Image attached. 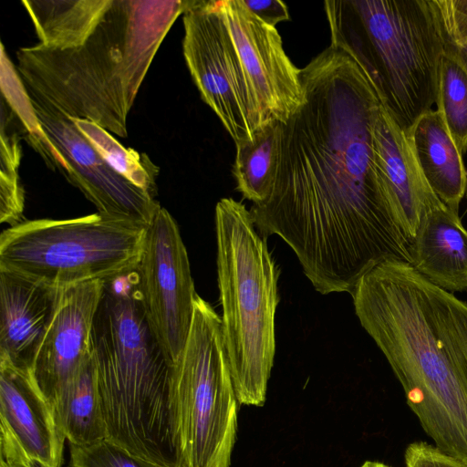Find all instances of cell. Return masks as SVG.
Here are the masks:
<instances>
[{
    "label": "cell",
    "instance_id": "cell-1",
    "mask_svg": "<svg viewBox=\"0 0 467 467\" xmlns=\"http://www.w3.org/2000/svg\"><path fill=\"white\" fill-rule=\"evenodd\" d=\"M300 78L304 102L280 123L272 189L250 213L264 237L290 246L317 292L351 295L375 265L412 260L377 156L382 102L358 59L332 43Z\"/></svg>",
    "mask_w": 467,
    "mask_h": 467
},
{
    "label": "cell",
    "instance_id": "cell-2",
    "mask_svg": "<svg viewBox=\"0 0 467 467\" xmlns=\"http://www.w3.org/2000/svg\"><path fill=\"white\" fill-rule=\"evenodd\" d=\"M350 296L425 433L467 464V304L395 259L370 268Z\"/></svg>",
    "mask_w": 467,
    "mask_h": 467
},
{
    "label": "cell",
    "instance_id": "cell-3",
    "mask_svg": "<svg viewBox=\"0 0 467 467\" xmlns=\"http://www.w3.org/2000/svg\"><path fill=\"white\" fill-rule=\"evenodd\" d=\"M190 1L113 0L82 46L22 47L16 69L32 99L127 138L128 115L139 89Z\"/></svg>",
    "mask_w": 467,
    "mask_h": 467
},
{
    "label": "cell",
    "instance_id": "cell-4",
    "mask_svg": "<svg viewBox=\"0 0 467 467\" xmlns=\"http://www.w3.org/2000/svg\"><path fill=\"white\" fill-rule=\"evenodd\" d=\"M106 440L166 467H180L173 365L153 332L137 266L104 281L92 329Z\"/></svg>",
    "mask_w": 467,
    "mask_h": 467
},
{
    "label": "cell",
    "instance_id": "cell-5",
    "mask_svg": "<svg viewBox=\"0 0 467 467\" xmlns=\"http://www.w3.org/2000/svg\"><path fill=\"white\" fill-rule=\"evenodd\" d=\"M324 9L330 43L358 59L410 135L437 102L443 39L431 0H328Z\"/></svg>",
    "mask_w": 467,
    "mask_h": 467
},
{
    "label": "cell",
    "instance_id": "cell-6",
    "mask_svg": "<svg viewBox=\"0 0 467 467\" xmlns=\"http://www.w3.org/2000/svg\"><path fill=\"white\" fill-rule=\"evenodd\" d=\"M215 233L221 321L234 389L240 404L262 407L275 354L279 267L241 202H217Z\"/></svg>",
    "mask_w": 467,
    "mask_h": 467
},
{
    "label": "cell",
    "instance_id": "cell-7",
    "mask_svg": "<svg viewBox=\"0 0 467 467\" xmlns=\"http://www.w3.org/2000/svg\"><path fill=\"white\" fill-rule=\"evenodd\" d=\"M146 226L99 213L22 221L0 235V271L65 289L137 266Z\"/></svg>",
    "mask_w": 467,
    "mask_h": 467
},
{
    "label": "cell",
    "instance_id": "cell-8",
    "mask_svg": "<svg viewBox=\"0 0 467 467\" xmlns=\"http://www.w3.org/2000/svg\"><path fill=\"white\" fill-rule=\"evenodd\" d=\"M237 402L221 317L197 295L190 333L172 371L180 467H230Z\"/></svg>",
    "mask_w": 467,
    "mask_h": 467
},
{
    "label": "cell",
    "instance_id": "cell-9",
    "mask_svg": "<svg viewBox=\"0 0 467 467\" xmlns=\"http://www.w3.org/2000/svg\"><path fill=\"white\" fill-rule=\"evenodd\" d=\"M182 15L183 57L202 99L234 143L251 139L256 130L254 106L218 1L191 0Z\"/></svg>",
    "mask_w": 467,
    "mask_h": 467
},
{
    "label": "cell",
    "instance_id": "cell-10",
    "mask_svg": "<svg viewBox=\"0 0 467 467\" xmlns=\"http://www.w3.org/2000/svg\"><path fill=\"white\" fill-rule=\"evenodd\" d=\"M137 269L150 327L174 365L187 341L198 294L179 226L161 206L146 226Z\"/></svg>",
    "mask_w": 467,
    "mask_h": 467
},
{
    "label": "cell",
    "instance_id": "cell-11",
    "mask_svg": "<svg viewBox=\"0 0 467 467\" xmlns=\"http://www.w3.org/2000/svg\"><path fill=\"white\" fill-rule=\"evenodd\" d=\"M37 119L51 142V167L78 188L98 213L147 226L161 204L118 174L95 150L73 119L32 99Z\"/></svg>",
    "mask_w": 467,
    "mask_h": 467
},
{
    "label": "cell",
    "instance_id": "cell-12",
    "mask_svg": "<svg viewBox=\"0 0 467 467\" xmlns=\"http://www.w3.org/2000/svg\"><path fill=\"white\" fill-rule=\"evenodd\" d=\"M218 8L239 55L256 130L269 123H285L305 97L300 68L286 55L276 27L264 23L243 0H221Z\"/></svg>",
    "mask_w": 467,
    "mask_h": 467
},
{
    "label": "cell",
    "instance_id": "cell-13",
    "mask_svg": "<svg viewBox=\"0 0 467 467\" xmlns=\"http://www.w3.org/2000/svg\"><path fill=\"white\" fill-rule=\"evenodd\" d=\"M65 439L31 374L0 358V467H61Z\"/></svg>",
    "mask_w": 467,
    "mask_h": 467
},
{
    "label": "cell",
    "instance_id": "cell-14",
    "mask_svg": "<svg viewBox=\"0 0 467 467\" xmlns=\"http://www.w3.org/2000/svg\"><path fill=\"white\" fill-rule=\"evenodd\" d=\"M103 290L104 281L97 280L61 292L30 370L52 407L92 357V329Z\"/></svg>",
    "mask_w": 467,
    "mask_h": 467
},
{
    "label": "cell",
    "instance_id": "cell-15",
    "mask_svg": "<svg viewBox=\"0 0 467 467\" xmlns=\"http://www.w3.org/2000/svg\"><path fill=\"white\" fill-rule=\"evenodd\" d=\"M63 289L0 271V358L29 372Z\"/></svg>",
    "mask_w": 467,
    "mask_h": 467
},
{
    "label": "cell",
    "instance_id": "cell-16",
    "mask_svg": "<svg viewBox=\"0 0 467 467\" xmlns=\"http://www.w3.org/2000/svg\"><path fill=\"white\" fill-rule=\"evenodd\" d=\"M374 139L392 207L411 244L423 215L442 202L428 184L409 135L398 126L383 105L377 118Z\"/></svg>",
    "mask_w": 467,
    "mask_h": 467
},
{
    "label": "cell",
    "instance_id": "cell-17",
    "mask_svg": "<svg viewBox=\"0 0 467 467\" xmlns=\"http://www.w3.org/2000/svg\"><path fill=\"white\" fill-rule=\"evenodd\" d=\"M411 265L450 293L467 290V230L443 202L421 218L411 241Z\"/></svg>",
    "mask_w": 467,
    "mask_h": 467
},
{
    "label": "cell",
    "instance_id": "cell-18",
    "mask_svg": "<svg viewBox=\"0 0 467 467\" xmlns=\"http://www.w3.org/2000/svg\"><path fill=\"white\" fill-rule=\"evenodd\" d=\"M410 140L419 166L431 190L455 214L465 196L467 171L441 113L430 110L415 123Z\"/></svg>",
    "mask_w": 467,
    "mask_h": 467
},
{
    "label": "cell",
    "instance_id": "cell-19",
    "mask_svg": "<svg viewBox=\"0 0 467 467\" xmlns=\"http://www.w3.org/2000/svg\"><path fill=\"white\" fill-rule=\"evenodd\" d=\"M113 0H23L39 45L52 49L82 46Z\"/></svg>",
    "mask_w": 467,
    "mask_h": 467
},
{
    "label": "cell",
    "instance_id": "cell-20",
    "mask_svg": "<svg viewBox=\"0 0 467 467\" xmlns=\"http://www.w3.org/2000/svg\"><path fill=\"white\" fill-rule=\"evenodd\" d=\"M53 409L69 445L84 447L106 440L92 357L64 389Z\"/></svg>",
    "mask_w": 467,
    "mask_h": 467
},
{
    "label": "cell",
    "instance_id": "cell-21",
    "mask_svg": "<svg viewBox=\"0 0 467 467\" xmlns=\"http://www.w3.org/2000/svg\"><path fill=\"white\" fill-rule=\"evenodd\" d=\"M280 142V123L259 129L248 140L235 142L233 174L236 190L253 204L268 196L275 180Z\"/></svg>",
    "mask_w": 467,
    "mask_h": 467
},
{
    "label": "cell",
    "instance_id": "cell-22",
    "mask_svg": "<svg viewBox=\"0 0 467 467\" xmlns=\"http://www.w3.org/2000/svg\"><path fill=\"white\" fill-rule=\"evenodd\" d=\"M72 119L80 133L118 174L155 198L160 168L147 154L125 148L109 131L89 120Z\"/></svg>",
    "mask_w": 467,
    "mask_h": 467
},
{
    "label": "cell",
    "instance_id": "cell-23",
    "mask_svg": "<svg viewBox=\"0 0 467 467\" xmlns=\"http://www.w3.org/2000/svg\"><path fill=\"white\" fill-rule=\"evenodd\" d=\"M11 116L1 103L0 222L13 226L21 222L25 194L18 168L22 158L21 139L9 130Z\"/></svg>",
    "mask_w": 467,
    "mask_h": 467
},
{
    "label": "cell",
    "instance_id": "cell-24",
    "mask_svg": "<svg viewBox=\"0 0 467 467\" xmlns=\"http://www.w3.org/2000/svg\"><path fill=\"white\" fill-rule=\"evenodd\" d=\"M436 105L458 150L463 155L467 150V74L444 54L439 66Z\"/></svg>",
    "mask_w": 467,
    "mask_h": 467
},
{
    "label": "cell",
    "instance_id": "cell-25",
    "mask_svg": "<svg viewBox=\"0 0 467 467\" xmlns=\"http://www.w3.org/2000/svg\"><path fill=\"white\" fill-rule=\"evenodd\" d=\"M1 90L8 106L19 119L28 144L41 155L47 137L37 119L31 97L1 43Z\"/></svg>",
    "mask_w": 467,
    "mask_h": 467
},
{
    "label": "cell",
    "instance_id": "cell-26",
    "mask_svg": "<svg viewBox=\"0 0 467 467\" xmlns=\"http://www.w3.org/2000/svg\"><path fill=\"white\" fill-rule=\"evenodd\" d=\"M68 467H166L130 453L107 440L89 446L70 445Z\"/></svg>",
    "mask_w": 467,
    "mask_h": 467
},
{
    "label": "cell",
    "instance_id": "cell-27",
    "mask_svg": "<svg viewBox=\"0 0 467 467\" xmlns=\"http://www.w3.org/2000/svg\"><path fill=\"white\" fill-rule=\"evenodd\" d=\"M442 39L467 43V0H431Z\"/></svg>",
    "mask_w": 467,
    "mask_h": 467
},
{
    "label": "cell",
    "instance_id": "cell-28",
    "mask_svg": "<svg viewBox=\"0 0 467 467\" xmlns=\"http://www.w3.org/2000/svg\"><path fill=\"white\" fill-rule=\"evenodd\" d=\"M404 462L405 467H467L466 463L425 441L409 444Z\"/></svg>",
    "mask_w": 467,
    "mask_h": 467
},
{
    "label": "cell",
    "instance_id": "cell-29",
    "mask_svg": "<svg viewBox=\"0 0 467 467\" xmlns=\"http://www.w3.org/2000/svg\"><path fill=\"white\" fill-rule=\"evenodd\" d=\"M248 9L264 23L275 26L290 19L287 5L280 0H243Z\"/></svg>",
    "mask_w": 467,
    "mask_h": 467
},
{
    "label": "cell",
    "instance_id": "cell-30",
    "mask_svg": "<svg viewBox=\"0 0 467 467\" xmlns=\"http://www.w3.org/2000/svg\"><path fill=\"white\" fill-rule=\"evenodd\" d=\"M443 54L452 58L467 74V43L456 45L443 40Z\"/></svg>",
    "mask_w": 467,
    "mask_h": 467
},
{
    "label": "cell",
    "instance_id": "cell-31",
    "mask_svg": "<svg viewBox=\"0 0 467 467\" xmlns=\"http://www.w3.org/2000/svg\"><path fill=\"white\" fill-rule=\"evenodd\" d=\"M360 467H390L383 462L366 461Z\"/></svg>",
    "mask_w": 467,
    "mask_h": 467
},
{
    "label": "cell",
    "instance_id": "cell-32",
    "mask_svg": "<svg viewBox=\"0 0 467 467\" xmlns=\"http://www.w3.org/2000/svg\"><path fill=\"white\" fill-rule=\"evenodd\" d=\"M465 197L467 198V188H466Z\"/></svg>",
    "mask_w": 467,
    "mask_h": 467
}]
</instances>
